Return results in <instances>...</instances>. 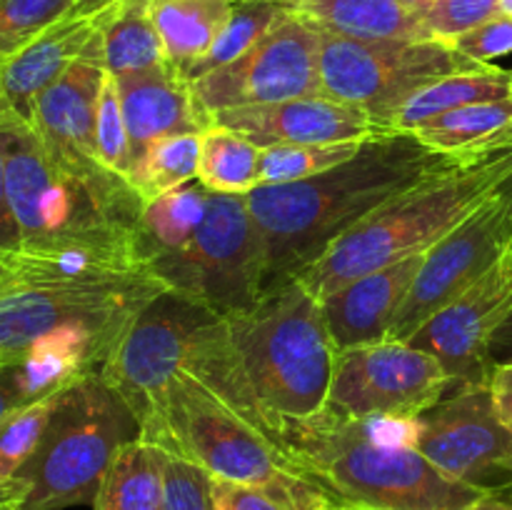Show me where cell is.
Masks as SVG:
<instances>
[{
	"label": "cell",
	"instance_id": "6da1fadb",
	"mask_svg": "<svg viewBox=\"0 0 512 510\" xmlns=\"http://www.w3.org/2000/svg\"><path fill=\"white\" fill-rule=\"evenodd\" d=\"M468 160L438 153L410 133H393L368 140L353 160L328 173L250 190L245 198L265 245L263 295L298 278L380 205Z\"/></svg>",
	"mask_w": 512,
	"mask_h": 510
},
{
	"label": "cell",
	"instance_id": "7a4b0ae2",
	"mask_svg": "<svg viewBox=\"0 0 512 510\" xmlns=\"http://www.w3.org/2000/svg\"><path fill=\"white\" fill-rule=\"evenodd\" d=\"M283 445L310 485L335 505L365 510H460L488 495L440 473L405 445L380 443L363 420L318 410L290 420Z\"/></svg>",
	"mask_w": 512,
	"mask_h": 510
},
{
	"label": "cell",
	"instance_id": "3957f363",
	"mask_svg": "<svg viewBox=\"0 0 512 510\" xmlns=\"http://www.w3.org/2000/svg\"><path fill=\"white\" fill-rule=\"evenodd\" d=\"M510 175L512 143L468 160L450 173L435 175L380 205L340 235L298 280L315 300H325L373 270L425 255L468 220Z\"/></svg>",
	"mask_w": 512,
	"mask_h": 510
},
{
	"label": "cell",
	"instance_id": "277c9868",
	"mask_svg": "<svg viewBox=\"0 0 512 510\" xmlns=\"http://www.w3.org/2000/svg\"><path fill=\"white\" fill-rule=\"evenodd\" d=\"M228 325L245 378L280 438L285 423L323 410L338 353L320 300L298 278L275 285Z\"/></svg>",
	"mask_w": 512,
	"mask_h": 510
},
{
	"label": "cell",
	"instance_id": "5b68a950",
	"mask_svg": "<svg viewBox=\"0 0 512 510\" xmlns=\"http://www.w3.org/2000/svg\"><path fill=\"white\" fill-rule=\"evenodd\" d=\"M140 428V438L200 465L215 480L315 490L273 433L185 370L153 395Z\"/></svg>",
	"mask_w": 512,
	"mask_h": 510
},
{
	"label": "cell",
	"instance_id": "8992f818",
	"mask_svg": "<svg viewBox=\"0 0 512 510\" xmlns=\"http://www.w3.org/2000/svg\"><path fill=\"white\" fill-rule=\"evenodd\" d=\"M140 430L138 415L100 370L70 383L55 395L38 450L18 473L28 483L23 510L93 505L115 455Z\"/></svg>",
	"mask_w": 512,
	"mask_h": 510
},
{
	"label": "cell",
	"instance_id": "52a82bcc",
	"mask_svg": "<svg viewBox=\"0 0 512 510\" xmlns=\"http://www.w3.org/2000/svg\"><path fill=\"white\" fill-rule=\"evenodd\" d=\"M0 150L23 250L138 235L135 225L115 218L83 180L50 158L30 125L0 120Z\"/></svg>",
	"mask_w": 512,
	"mask_h": 510
},
{
	"label": "cell",
	"instance_id": "ba28073f",
	"mask_svg": "<svg viewBox=\"0 0 512 510\" xmlns=\"http://www.w3.org/2000/svg\"><path fill=\"white\" fill-rule=\"evenodd\" d=\"M148 270L223 318L253 308L265 290V245L248 198L210 193L195 233L150 260Z\"/></svg>",
	"mask_w": 512,
	"mask_h": 510
},
{
	"label": "cell",
	"instance_id": "9c48e42d",
	"mask_svg": "<svg viewBox=\"0 0 512 510\" xmlns=\"http://www.w3.org/2000/svg\"><path fill=\"white\" fill-rule=\"evenodd\" d=\"M483 65L443 40H353L320 30V93L363 108L388 128L415 93Z\"/></svg>",
	"mask_w": 512,
	"mask_h": 510
},
{
	"label": "cell",
	"instance_id": "30bf717a",
	"mask_svg": "<svg viewBox=\"0 0 512 510\" xmlns=\"http://www.w3.org/2000/svg\"><path fill=\"white\" fill-rule=\"evenodd\" d=\"M168 285L153 273L95 283H40L10 278L0 288V358H20L35 340L80 325L120 340L135 315Z\"/></svg>",
	"mask_w": 512,
	"mask_h": 510
},
{
	"label": "cell",
	"instance_id": "8fae6325",
	"mask_svg": "<svg viewBox=\"0 0 512 510\" xmlns=\"http://www.w3.org/2000/svg\"><path fill=\"white\" fill-rule=\"evenodd\" d=\"M108 75L103 33H95L73 65L40 95L33 113V130L50 158L70 175L83 180L90 193L123 223L138 228L145 200L125 175L105 168L95 145V110Z\"/></svg>",
	"mask_w": 512,
	"mask_h": 510
},
{
	"label": "cell",
	"instance_id": "7c38bea8",
	"mask_svg": "<svg viewBox=\"0 0 512 510\" xmlns=\"http://www.w3.org/2000/svg\"><path fill=\"white\" fill-rule=\"evenodd\" d=\"M225 323L208 305L168 288L135 315L100 373L140 420L153 395L190 368Z\"/></svg>",
	"mask_w": 512,
	"mask_h": 510
},
{
	"label": "cell",
	"instance_id": "4fadbf2b",
	"mask_svg": "<svg viewBox=\"0 0 512 510\" xmlns=\"http://www.w3.org/2000/svg\"><path fill=\"white\" fill-rule=\"evenodd\" d=\"M450 390L443 365L413 343L340 350L323 408L350 420L418 418Z\"/></svg>",
	"mask_w": 512,
	"mask_h": 510
},
{
	"label": "cell",
	"instance_id": "5bb4252c",
	"mask_svg": "<svg viewBox=\"0 0 512 510\" xmlns=\"http://www.w3.org/2000/svg\"><path fill=\"white\" fill-rule=\"evenodd\" d=\"M413 448L440 473L483 493H503L512 485V433L488 383L448 390L420 413Z\"/></svg>",
	"mask_w": 512,
	"mask_h": 510
},
{
	"label": "cell",
	"instance_id": "9a60e30c",
	"mask_svg": "<svg viewBox=\"0 0 512 510\" xmlns=\"http://www.w3.org/2000/svg\"><path fill=\"white\" fill-rule=\"evenodd\" d=\"M190 88L210 120L220 110L323 95L320 28L293 10L255 48L193 80Z\"/></svg>",
	"mask_w": 512,
	"mask_h": 510
},
{
	"label": "cell",
	"instance_id": "2e32d148",
	"mask_svg": "<svg viewBox=\"0 0 512 510\" xmlns=\"http://www.w3.org/2000/svg\"><path fill=\"white\" fill-rule=\"evenodd\" d=\"M512 238V203L495 190L468 220L425 253L395 313L388 340L410 343L430 318L458 300L505 255Z\"/></svg>",
	"mask_w": 512,
	"mask_h": 510
},
{
	"label": "cell",
	"instance_id": "e0dca14e",
	"mask_svg": "<svg viewBox=\"0 0 512 510\" xmlns=\"http://www.w3.org/2000/svg\"><path fill=\"white\" fill-rule=\"evenodd\" d=\"M512 315V255L470 285L458 300L430 318L410 340L428 350L450 378V390L488 383L490 350Z\"/></svg>",
	"mask_w": 512,
	"mask_h": 510
},
{
	"label": "cell",
	"instance_id": "ac0fdd59",
	"mask_svg": "<svg viewBox=\"0 0 512 510\" xmlns=\"http://www.w3.org/2000/svg\"><path fill=\"white\" fill-rule=\"evenodd\" d=\"M213 123L245 135L263 150L273 145H328L350 140L365 143L395 133L363 108L340 103L328 95L220 110L213 115Z\"/></svg>",
	"mask_w": 512,
	"mask_h": 510
},
{
	"label": "cell",
	"instance_id": "d6986e66",
	"mask_svg": "<svg viewBox=\"0 0 512 510\" xmlns=\"http://www.w3.org/2000/svg\"><path fill=\"white\" fill-rule=\"evenodd\" d=\"M100 30L98 18L68 15L43 35L0 63V120H18L33 128L40 95L78 60Z\"/></svg>",
	"mask_w": 512,
	"mask_h": 510
},
{
	"label": "cell",
	"instance_id": "ffe728a7",
	"mask_svg": "<svg viewBox=\"0 0 512 510\" xmlns=\"http://www.w3.org/2000/svg\"><path fill=\"white\" fill-rule=\"evenodd\" d=\"M423 258L425 255H413L388 268L373 270L320 300L335 353L388 340L395 313L403 305Z\"/></svg>",
	"mask_w": 512,
	"mask_h": 510
},
{
	"label": "cell",
	"instance_id": "44dd1931",
	"mask_svg": "<svg viewBox=\"0 0 512 510\" xmlns=\"http://www.w3.org/2000/svg\"><path fill=\"white\" fill-rule=\"evenodd\" d=\"M115 80L133 160L155 140L168 135L203 133L213 125L195 100L188 80L180 78L173 68L118 75Z\"/></svg>",
	"mask_w": 512,
	"mask_h": 510
},
{
	"label": "cell",
	"instance_id": "7402d4cb",
	"mask_svg": "<svg viewBox=\"0 0 512 510\" xmlns=\"http://www.w3.org/2000/svg\"><path fill=\"white\" fill-rule=\"evenodd\" d=\"M315 28L353 40H435L400 0H295Z\"/></svg>",
	"mask_w": 512,
	"mask_h": 510
},
{
	"label": "cell",
	"instance_id": "603a6c76",
	"mask_svg": "<svg viewBox=\"0 0 512 510\" xmlns=\"http://www.w3.org/2000/svg\"><path fill=\"white\" fill-rule=\"evenodd\" d=\"M410 135L428 148L458 158H480L512 143V98L448 110Z\"/></svg>",
	"mask_w": 512,
	"mask_h": 510
},
{
	"label": "cell",
	"instance_id": "cb8c5ba5",
	"mask_svg": "<svg viewBox=\"0 0 512 510\" xmlns=\"http://www.w3.org/2000/svg\"><path fill=\"white\" fill-rule=\"evenodd\" d=\"M230 10V0H150V18L163 40L165 58L180 78L208 55Z\"/></svg>",
	"mask_w": 512,
	"mask_h": 510
},
{
	"label": "cell",
	"instance_id": "d4e9b609",
	"mask_svg": "<svg viewBox=\"0 0 512 510\" xmlns=\"http://www.w3.org/2000/svg\"><path fill=\"white\" fill-rule=\"evenodd\" d=\"M505 98H512V70H503L490 63L478 70L450 75V78L438 80L415 93L395 110L390 128L395 133H413L418 125L428 123L448 110Z\"/></svg>",
	"mask_w": 512,
	"mask_h": 510
},
{
	"label": "cell",
	"instance_id": "484cf974",
	"mask_svg": "<svg viewBox=\"0 0 512 510\" xmlns=\"http://www.w3.org/2000/svg\"><path fill=\"white\" fill-rule=\"evenodd\" d=\"M165 453L145 438L130 440L120 448L105 475L95 510H163L165 503Z\"/></svg>",
	"mask_w": 512,
	"mask_h": 510
},
{
	"label": "cell",
	"instance_id": "4316f807",
	"mask_svg": "<svg viewBox=\"0 0 512 510\" xmlns=\"http://www.w3.org/2000/svg\"><path fill=\"white\" fill-rule=\"evenodd\" d=\"M105 65L110 75H133L170 68L163 40L150 18V0H125L110 13L98 15Z\"/></svg>",
	"mask_w": 512,
	"mask_h": 510
},
{
	"label": "cell",
	"instance_id": "83f0119b",
	"mask_svg": "<svg viewBox=\"0 0 512 510\" xmlns=\"http://www.w3.org/2000/svg\"><path fill=\"white\" fill-rule=\"evenodd\" d=\"M210 190L198 178L178 185L145 203L138 225L140 255L145 265L158 255L180 248L203 220Z\"/></svg>",
	"mask_w": 512,
	"mask_h": 510
},
{
	"label": "cell",
	"instance_id": "f1b7e54d",
	"mask_svg": "<svg viewBox=\"0 0 512 510\" xmlns=\"http://www.w3.org/2000/svg\"><path fill=\"white\" fill-rule=\"evenodd\" d=\"M263 148L235 130L210 125L200 133L198 180L210 193L248 195L260 185Z\"/></svg>",
	"mask_w": 512,
	"mask_h": 510
},
{
	"label": "cell",
	"instance_id": "f546056e",
	"mask_svg": "<svg viewBox=\"0 0 512 510\" xmlns=\"http://www.w3.org/2000/svg\"><path fill=\"white\" fill-rule=\"evenodd\" d=\"M293 10L295 3H285V0H238V3H233L228 23L220 30L213 48L183 78L193 83V80L203 78V75L213 73L223 65H230L240 55L248 53L250 48H255Z\"/></svg>",
	"mask_w": 512,
	"mask_h": 510
},
{
	"label": "cell",
	"instance_id": "4dcf8cb0",
	"mask_svg": "<svg viewBox=\"0 0 512 510\" xmlns=\"http://www.w3.org/2000/svg\"><path fill=\"white\" fill-rule=\"evenodd\" d=\"M200 133L168 135L150 143L130 165L128 180L150 203L158 195L198 178Z\"/></svg>",
	"mask_w": 512,
	"mask_h": 510
},
{
	"label": "cell",
	"instance_id": "1f68e13d",
	"mask_svg": "<svg viewBox=\"0 0 512 510\" xmlns=\"http://www.w3.org/2000/svg\"><path fill=\"white\" fill-rule=\"evenodd\" d=\"M368 143V140H365ZM363 140L328 145H273L263 150L260 185H285L315 178L348 163L363 150Z\"/></svg>",
	"mask_w": 512,
	"mask_h": 510
},
{
	"label": "cell",
	"instance_id": "d6a6232c",
	"mask_svg": "<svg viewBox=\"0 0 512 510\" xmlns=\"http://www.w3.org/2000/svg\"><path fill=\"white\" fill-rule=\"evenodd\" d=\"M75 13V0H0V63Z\"/></svg>",
	"mask_w": 512,
	"mask_h": 510
},
{
	"label": "cell",
	"instance_id": "836d02e7",
	"mask_svg": "<svg viewBox=\"0 0 512 510\" xmlns=\"http://www.w3.org/2000/svg\"><path fill=\"white\" fill-rule=\"evenodd\" d=\"M53 400L55 395L38 403H28L0 420V473L5 478L18 475L20 468L38 450L50 410H53Z\"/></svg>",
	"mask_w": 512,
	"mask_h": 510
},
{
	"label": "cell",
	"instance_id": "e575fe53",
	"mask_svg": "<svg viewBox=\"0 0 512 510\" xmlns=\"http://www.w3.org/2000/svg\"><path fill=\"white\" fill-rule=\"evenodd\" d=\"M95 145H98V158L113 173L128 178L133 153H130L128 128H125L123 105H120L118 80L113 75H105L103 88L98 95V110H95Z\"/></svg>",
	"mask_w": 512,
	"mask_h": 510
},
{
	"label": "cell",
	"instance_id": "d590c367",
	"mask_svg": "<svg viewBox=\"0 0 512 510\" xmlns=\"http://www.w3.org/2000/svg\"><path fill=\"white\" fill-rule=\"evenodd\" d=\"M218 510H325L330 500L318 490L268 488L215 480Z\"/></svg>",
	"mask_w": 512,
	"mask_h": 510
},
{
	"label": "cell",
	"instance_id": "8d00e7d4",
	"mask_svg": "<svg viewBox=\"0 0 512 510\" xmlns=\"http://www.w3.org/2000/svg\"><path fill=\"white\" fill-rule=\"evenodd\" d=\"M503 15L500 0H433L420 13L430 38L453 43L460 35Z\"/></svg>",
	"mask_w": 512,
	"mask_h": 510
},
{
	"label": "cell",
	"instance_id": "74e56055",
	"mask_svg": "<svg viewBox=\"0 0 512 510\" xmlns=\"http://www.w3.org/2000/svg\"><path fill=\"white\" fill-rule=\"evenodd\" d=\"M163 510H218L215 478L200 465L168 453Z\"/></svg>",
	"mask_w": 512,
	"mask_h": 510
},
{
	"label": "cell",
	"instance_id": "f35d334b",
	"mask_svg": "<svg viewBox=\"0 0 512 510\" xmlns=\"http://www.w3.org/2000/svg\"><path fill=\"white\" fill-rule=\"evenodd\" d=\"M450 45L465 58L490 65L495 58L512 53V18L510 15H498V18L470 30V33L455 38Z\"/></svg>",
	"mask_w": 512,
	"mask_h": 510
},
{
	"label": "cell",
	"instance_id": "ab89813d",
	"mask_svg": "<svg viewBox=\"0 0 512 510\" xmlns=\"http://www.w3.org/2000/svg\"><path fill=\"white\" fill-rule=\"evenodd\" d=\"M23 250L18 220H15L13 205L8 198V183H5V160L0 150V260H10Z\"/></svg>",
	"mask_w": 512,
	"mask_h": 510
},
{
	"label": "cell",
	"instance_id": "60d3db41",
	"mask_svg": "<svg viewBox=\"0 0 512 510\" xmlns=\"http://www.w3.org/2000/svg\"><path fill=\"white\" fill-rule=\"evenodd\" d=\"M488 388L490 393H493L500 420H503L505 428L512 433V360L493 365L488 378Z\"/></svg>",
	"mask_w": 512,
	"mask_h": 510
},
{
	"label": "cell",
	"instance_id": "b9f144b4",
	"mask_svg": "<svg viewBox=\"0 0 512 510\" xmlns=\"http://www.w3.org/2000/svg\"><path fill=\"white\" fill-rule=\"evenodd\" d=\"M28 403L30 400L25 398L23 388H20V380L18 375H15L13 365L5 363L3 368H0V420Z\"/></svg>",
	"mask_w": 512,
	"mask_h": 510
},
{
	"label": "cell",
	"instance_id": "7bdbcfd3",
	"mask_svg": "<svg viewBox=\"0 0 512 510\" xmlns=\"http://www.w3.org/2000/svg\"><path fill=\"white\" fill-rule=\"evenodd\" d=\"M25 495H28V483L18 475L5 478L0 483V510H23Z\"/></svg>",
	"mask_w": 512,
	"mask_h": 510
},
{
	"label": "cell",
	"instance_id": "ee69618b",
	"mask_svg": "<svg viewBox=\"0 0 512 510\" xmlns=\"http://www.w3.org/2000/svg\"><path fill=\"white\" fill-rule=\"evenodd\" d=\"M508 360H512V315L498 333V338H495L493 350H490V363L493 365L508 363Z\"/></svg>",
	"mask_w": 512,
	"mask_h": 510
},
{
	"label": "cell",
	"instance_id": "f6af8a7d",
	"mask_svg": "<svg viewBox=\"0 0 512 510\" xmlns=\"http://www.w3.org/2000/svg\"><path fill=\"white\" fill-rule=\"evenodd\" d=\"M460 510H512V498L508 493H488Z\"/></svg>",
	"mask_w": 512,
	"mask_h": 510
},
{
	"label": "cell",
	"instance_id": "bcb514c9",
	"mask_svg": "<svg viewBox=\"0 0 512 510\" xmlns=\"http://www.w3.org/2000/svg\"><path fill=\"white\" fill-rule=\"evenodd\" d=\"M125 0H75V13L73 15H88V18H98V15L110 13L118 8Z\"/></svg>",
	"mask_w": 512,
	"mask_h": 510
},
{
	"label": "cell",
	"instance_id": "7dc6e473",
	"mask_svg": "<svg viewBox=\"0 0 512 510\" xmlns=\"http://www.w3.org/2000/svg\"><path fill=\"white\" fill-rule=\"evenodd\" d=\"M400 3H403L408 10H413V13L420 15L430 3H433V0H400Z\"/></svg>",
	"mask_w": 512,
	"mask_h": 510
},
{
	"label": "cell",
	"instance_id": "c3c4849f",
	"mask_svg": "<svg viewBox=\"0 0 512 510\" xmlns=\"http://www.w3.org/2000/svg\"><path fill=\"white\" fill-rule=\"evenodd\" d=\"M10 278H13L10 263H8V260H0V288H5V285L10 283Z\"/></svg>",
	"mask_w": 512,
	"mask_h": 510
},
{
	"label": "cell",
	"instance_id": "681fc988",
	"mask_svg": "<svg viewBox=\"0 0 512 510\" xmlns=\"http://www.w3.org/2000/svg\"><path fill=\"white\" fill-rule=\"evenodd\" d=\"M325 510H365V508H353V505H335V503H330Z\"/></svg>",
	"mask_w": 512,
	"mask_h": 510
},
{
	"label": "cell",
	"instance_id": "f907efd6",
	"mask_svg": "<svg viewBox=\"0 0 512 510\" xmlns=\"http://www.w3.org/2000/svg\"><path fill=\"white\" fill-rule=\"evenodd\" d=\"M503 493H508V495H510V498H512V485H510V488H508V490H503Z\"/></svg>",
	"mask_w": 512,
	"mask_h": 510
},
{
	"label": "cell",
	"instance_id": "816d5d0a",
	"mask_svg": "<svg viewBox=\"0 0 512 510\" xmlns=\"http://www.w3.org/2000/svg\"><path fill=\"white\" fill-rule=\"evenodd\" d=\"M230 3H238V0H230ZM285 3H295V0H285Z\"/></svg>",
	"mask_w": 512,
	"mask_h": 510
},
{
	"label": "cell",
	"instance_id": "f5cc1de1",
	"mask_svg": "<svg viewBox=\"0 0 512 510\" xmlns=\"http://www.w3.org/2000/svg\"><path fill=\"white\" fill-rule=\"evenodd\" d=\"M508 253L512 255V238H510V245H508Z\"/></svg>",
	"mask_w": 512,
	"mask_h": 510
},
{
	"label": "cell",
	"instance_id": "db71d44e",
	"mask_svg": "<svg viewBox=\"0 0 512 510\" xmlns=\"http://www.w3.org/2000/svg\"><path fill=\"white\" fill-rule=\"evenodd\" d=\"M3 480H5V475H3V473H0V483H3Z\"/></svg>",
	"mask_w": 512,
	"mask_h": 510
},
{
	"label": "cell",
	"instance_id": "11a10c76",
	"mask_svg": "<svg viewBox=\"0 0 512 510\" xmlns=\"http://www.w3.org/2000/svg\"><path fill=\"white\" fill-rule=\"evenodd\" d=\"M3 365H5V360H3V358H0V368H3Z\"/></svg>",
	"mask_w": 512,
	"mask_h": 510
}]
</instances>
